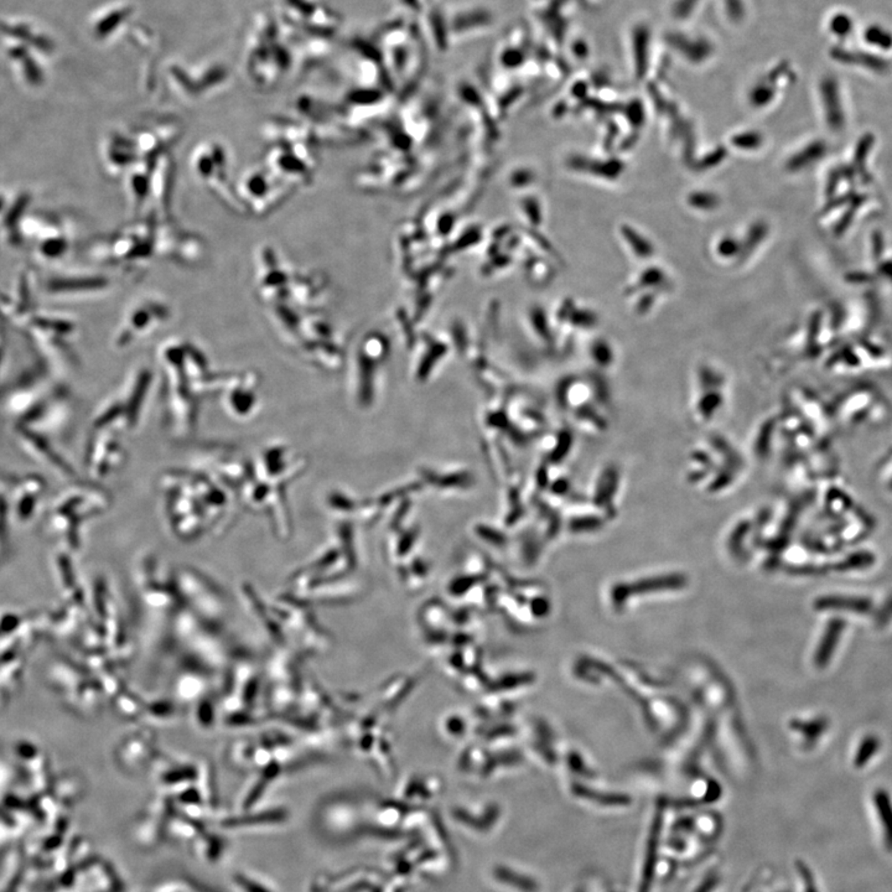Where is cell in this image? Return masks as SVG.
I'll use <instances>...</instances> for the list:
<instances>
[{"instance_id":"6da1fadb","label":"cell","mask_w":892,"mask_h":892,"mask_svg":"<svg viewBox=\"0 0 892 892\" xmlns=\"http://www.w3.org/2000/svg\"><path fill=\"white\" fill-rule=\"evenodd\" d=\"M191 167L197 180L219 196L226 205L244 212L237 192L229 182L228 150L215 141L201 143L191 155Z\"/></svg>"},{"instance_id":"7a4b0ae2","label":"cell","mask_w":892,"mask_h":892,"mask_svg":"<svg viewBox=\"0 0 892 892\" xmlns=\"http://www.w3.org/2000/svg\"><path fill=\"white\" fill-rule=\"evenodd\" d=\"M289 186L274 175L268 166L252 167L241 177L236 192L244 211L264 215L288 195Z\"/></svg>"},{"instance_id":"3957f363","label":"cell","mask_w":892,"mask_h":892,"mask_svg":"<svg viewBox=\"0 0 892 892\" xmlns=\"http://www.w3.org/2000/svg\"><path fill=\"white\" fill-rule=\"evenodd\" d=\"M171 319V307L158 297H145L128 309L121 329L118 330L117 346H131L134 342L158 331Z\"/></svg>"},{"instance_id":"277c9868","label":"cell","mask_w":892,"mask_h":892,"mask_svg":"<svg viewBox=\"0 0 892 892\" xmlns=\"http://www.w3.org/2000/svg\"><path fill=\"white\" fill-rule=\"evenodd\" d=\"M255 262L259 297L272 305L282 302L290 293L293 283L294 275L289 270L288 263L277 249L268 244L259 248Z\"/></svg>"},{"instance_id":"5b68a950","label":"cell","mask_w":892,"mask_h":892,"mask_svg":"<svg viewBox=\"0 0 892 892\" xmlns=\"http://www.w3.org/2000/svg\"><path fill=\"white\" fill-rule=\"evenodd\" d=\"M267 166L288 186L305 180L309 172L299 143H277L267 155Z\"/></svg>"},{"instance_id":"8992f818","label":"cell","mask_w":892,"mask_h":892,"mask_svg":"<svg viewBox=\"0 0 892 892\" xmlns=\"http://www.w3.org/2000/svg\"><path fill=\"white\" fill-rule=\"evenodd\" d=\"M104 158L109 170L113 172H127L139 159L137 144L132 133L113 132L108 136L104 145Z\"/></svg>"},{"instance_id":"52a82bcc","label":"cell","mask_w":892,"mask_h":892,"mask_svg":"<svg viewBox=\"0 0 892 892\" xmlns=\"http://www.w3.org/2000/svg\"><path fill=\"white\" fill-rule=\"evenodd\" d=\"M844 629H845V622L842 620L834 619L829 622L822 641L819 644L818 649L815 652V664L819 668H823L829 664L834 651L838 647L839 639Z\"/></svg>"},{"instance_id":"ba28073f","label":"cell","mask_w":892,"mask_h":892,"mask_svg":"<svg viewBox=\"0 0 892 892\" xmlns=\"http://www.w3.org/2000/svg\"><path fill=\"white\" fill-rule=\"evenodd\" d=\"M258 402V397L255 395V382L250 380H239L237 390H234L229 398H227V405L229 409L233 412L234 414L239 417L249 415V413L255 408L254 405Z\"/></svg>"},{"instance_id":"9c48e42d","label":"cell","mask_w":892,"mask_h":892,"mask_svg":"<svg viewBox=\"0 0 892 892\" xmlns=\"http://www.w3.org/2000/svg\"><path fill=\"white\" fill-rule=\"evenodd\" d=\"M817 609L820 610H844L853 611L858 614H865L871 609V602L864 598H849V596H833V598H822L817 601Z\"/></svg>"},{"instance_id":"30bf717a","label":"cell","mask_w":892,"mask_h":892,"mask_svg":"<svg viewBox=\"0 0 892 892\" xmlns=\"http://www.w3.org/2000/svg\"><path fill=\"white\" fill-rule=\"evenodd\" d=\"M878 739L875 737H868L864 739L863 742L859 746L858 752L855 756V765L858 767L866 765L868 761L873 757L879 749Z\"/></svg>"}]
</instances>
